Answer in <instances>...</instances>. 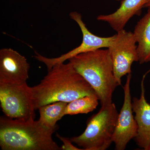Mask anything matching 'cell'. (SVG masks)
<instances>
[{
    "instance_id": "3957f363",
    "label": "cell",
    "mask_w": 150,
    "mask_h": 150,
    "mask_svg": "<svg viewBox=\"0 0 150 150\" xmlns=\"http://www.w3.org/2000/svg\"><path fill=\"white\" fill-rule=\"evenodd\" d=\"M69 61L94 90L101 105L112 103V94L119 84L114 75L108 49L82 53Z\"/></svg>"
},
{
    "instance_id": "8fae6325",
    "label": "cell",
    "mask_w": 150,
    "mask_h": 150,
    "mask_svg": "<svg viewBox=\"0 0 150 150\" xmlns=\"http://www.w3.org/2000/svg\"><path fill=\"white\" fill-rule=\"evenodd\" d=\"M147 1L123 0L119 8L114 12L109 14L100 15L97 19L107 23L112 29L118 32L124 29L127 23L134 16L140 15Z\"/></svg>"
},
{
    "instance_id": "e0dca14e",
    "label": "cell",
    "mask_w": 150,
    "mask_h": 150,
    "mask_svg": "<svg viewBox=\"0 0 150 150\" xmlns=\"http://www.w3.org/2000/svg\"><path fill=\"white\" fill-rule=\"evenodd\" d=\"M147 150H150V146H149V148H148Z\"/></svg>"
},
{
    "instance_id": "ac0fdd59",
    "label": "cell",
    "mask_w": 150,
    "mask_h": 150,
    "mask_svg": "<svg viewBox=\"0 0 150 150\" xmlns=\"http://www.w3.org/2000/svg\"><path fill=\"white\" fill-rule=\"evenodd\" d=\"M117 1H122V0H116Z\"/></svg>"
},
{
    "instance_id": "2e32d148",
    "label": "cell",
    "mask_w": 150,
    "mask_h": 150,
    "mask_svg": "<svg viewBox=\"0 0 150 150\" xmlns=\"http://www.w3.org/2000/svg\"><path fill=\"white\" fill-rule=\"evenodd\" d=\"M150 7V0H147L146 3L145 4L144 8H149Z\"/></svg>"
},
{
    "instance_id": "8992f818",
    "label": "cell",
    "mask_w": 150,
    "mask_h": 150,
    "mask_svg": "<svg viewBox=\"0 0 150 150\" xmlns=\"http://www.w3.org/2000/svg\"><path fill=\"white\" fill-rule=\"evenodd\" d=\"M137 43L134 33L124 29L117 32L110 47L108 48L116 80L121 85V78L131 73V66L138 62Z\"/></svg>"
},
{
    "instance_id": "9c48e42d",
    "label": "cell",
    "mask_w": 150,
    "mask_h": 150,
    "mask_svg": "<svg viewBox=\"0 0 150 150\" xmlns=\"http://www.w3.org/2000/svg\"><path fill=\"white\" fill-rule=\"evenodd\" d=\"M30 65L27 59L11 48L0 50V83H26Z\"/></svg>"
},
{
    "instance_id": "30bf717a",
    "label": "cell",
    "mask_w": 150,
    "mask_h": 150,
    "mask_svg": "<svg viewBox=\"0 0 150 150\" xmlns=\"http://www.w3.org/2000/svg\"><path fill=\"white\" fill-rule=\"evenodd\" d=\"M146 75L141 82V96L139 98H133L132 108L138 126L135 140L139 147L147 150L150 146V104L145 98L144 80Z\"/></svg>"
},
{
    "instance_id": "277c9868",
    "label": "cell",
    "mask_w": 150,
    "mask_h": 150,
    "mask_svg": "<svg viewBox=\"0 0 150 150\" xmlns=\"http://www.w3.org/2000/svg\"><path fill=\"white\" fill-rule=\"evenodd\" d=\"M118 113L114 103L101 105L99 111L89 118L82 134L70 140L84 150H105L112 143Z\"/></svg>"
},
{
    "instance_id": "5b68a950",
    "label": "cell",
    "mask_w": 150,
    "mask_h": 150,
    "mask_svg": "<svg viewBox=\"0 0 150 150\" xmlns=\"http://www.w3.org/2000/svg\"><path fill=\"white\" fill-rule=\"evenodd\" d=\"M0 103L5 115L21 121L35 120L31 87L27 83H0Z\"/></svg>"
},
{
    "instance_id": "6da1fadb",
    "label": "cell",
    "mask_w": 150,
    "mask_h": 150,
    "mask_svg": "<svg viewBox=\"0 0 150 150\" xmlns=\"http://www.w3.org/2000/svg\"><path fill=\"white\" fill-rule=\"evenodd\" d=\"M35 110L56 102H71L96 93L69 62L54 65L37 85L31 87Z\"/></svg>"
},
{
    "instance_id": "ba28073f",
    "label": "cell",
    "mask_w": 150,
    "mask_h": 150,
    "mask_svg": "<svg viewBox=\"0 0 150 150\" xmlns=\"http://www.w3.org/2000/svg\"><path fill=\"white\" fill-rule=\"evenodd\" d=\"M131 74L127 75L126 83L123 87L124 102L118 113L117 124L112 137V143L115 149L124 150L132 139H135L138 133V126L133 115L132 102L130 91Z\"/></svg>"
},
{
    "instance_id": "52a82bcc",
    "label": "cell",
    "mask_w": 150,
    "mask_h": 150,
    "mask_svg": "<svg viewBox=\"0 0 150 150\" xmlns=\"http://www.w3.org/2000/svg\"><path fill=\"white\" fill-rule=\"evenodd\" d=\"M69 16L71 19L76 22L79 26L83 35L82 43L71 51L56 58H47L35 52L34 56L35 59L46 65L48 71L56 64L64 63L67 60L79 54L102 48H109L115 39V34L110 37H102L92 33L84 23L80 13L76 11L72 12Z\"/></svg>"
},
{
    "instance_id": "7c38bea8",
    "label": "cell",
    "mask_w": 150,
    "mask_h": 150,
    "mask_svg": "<svg viewBox=\"0 0 150 150\" xmlns=\"http://www.w3.org/2000/svg\"><path fill=\"white\" fill-rule=\"evenodd\" d=\"M148 8L147 12L138 22L133 32L140 64L150 62V7Z\"/></svg>"
},
{
    "instance_id": "7a4b0ae2",
    "label": "cell",
    "mask_w": 150,
    "mask_h": 150,
    "mask_svg": "<svg viewBox=\"0 0 150 150\" xmlns=\"http://www.w3.org/2000/svg\"><path fill=\"white\" fill-rule=\"evenodd\" d=\"M54 132L38 120L21 121L2 116L0 147L2 150H62L53 139Z\"/></svg>"
},
{
    "instance_id": "4fadbf2b",
    "label": "cell",
    "mask_w": 150,
    "mask_h": 150,
    "mask_svg": "<svg viewBox=\"0 0 150 150\" xmlns=\"http://www.w3.org/2000/svg\"><path fill=\"white\" fill-rule=\"evenodd\" d=\"M68 103L56 102L41 106L38 108L40 118L38 121L45 128L56 131V123L64 117Z\"/></svg>"
},
{
    "instance_id": "9a60e30c",
    "label": "cell",
    "mask_w": 150,
    "mask_h": 150,
    "mask_svg": "<svg viewBox=\"0 0 150 150\" xmlns=\"http://www.w3.org/2000/svg\"><path fill=\"white\" fill-rule=\"evenodd\" d=\"M56 137L63 142V145L62 146V150H82V149H80L74 146L72 142L70 140V139L66 138L60 136L59 134H56Z\"/></svg>"
},
{
    "instance_id": "5bb4252c",
    "label": "cell",
    "mask_w": 150,
    "mask_h": 150,
    "mask_svg": "<svg viewBox=\"0 0 150 150\" xmlns=\"http://www.w3.org/2000/svg\"><path fill=\"white\" fill-rule=\"evenodd\" d=\"M96 93L82 97L69 103L66 106L64 115L88 113L96 109L98 104Z\"/></svg>"
}]
</instances>
